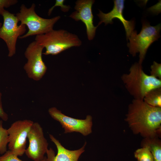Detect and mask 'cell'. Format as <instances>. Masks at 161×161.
Wrapping results in <instances>:
<instances>
[{"instance_id":"1","label":"cell","mask_w":161,"mask_h":161,"mask_svg":"<svg viewBox=\"0 0 161 161\" xmlns=\"http://www.w3.org/2000/svg\"><path fill=\"white\" fill-rule=\"evenodd\" d=\"M126 120L134 133L146 138H154L161 129V108L134 99L129 106Z\"/></svg>"},{"instance_id":"2","label":"cell","mask_w":161,"mask_h":161,"mask_svg":"<svg viewBox=\"0 0 161 161\" xmlns=\"http://www.w3.org/2000/svg\"><path fill=\"white\" fill-rule=\"evenodd\" d=\"M129 73L121 77L126 88L134 99L143 100L150 90L161 87V80L146 74L141 64L135 63L130 67Z\"/></svg>"},{"instance_id":"3","label":"cell","mask_w":161,"mask_h":161,"mask_svg":"<svg viewBox=\"0 0 161 161\" xmlns=\"http://www.w3.org/2000/svg\"><path fill=\"white\" fill-rule=\"evenodd\" d=\"M35 41L45 48L43 54L57 55L72 47H79L82 42L76 35L62 29H53L44 34L37 35Z\"/></svg>"},{"instance_id":"4","label":"cell","mask_w":161,"mask_h":161,"mask_svg":"<svg viewBox=\"0 0 161 161\" xmlns=\"http://www.w3.org/2000/svg\"><path fill=\"white\" fill-rule=\"evenodd\" d=\"M35 7L34 3L28 8L22 4L19 12L16 14L18 22H21L20 24L25 25L28 29L27 32L20 37L19 38L43 34L50 31L53 30L54 24L61 18L60 16L49 19L42 18L36 13Z\"/></svg>"},{"instance_id":"5","label":"cell","mask_w":161,"mask_h":161,"mask_svg":"<svg viewBox=\"0 0 161 161\" xmlns=\"http://www.w3.org/2000/svg\"><path fill=\"white\" fill-rule=\"evenodd\" d=\"M161 26L160 24L151 26L149 23L144 21L142 23V28L139 34L135 30L131 32L127 46L129 52L133 56L139 52V64H142L150 45L160 37Z\"/></svg>"},{"instance_id":"6","label":"cell","mask_w":161,"mask_h":161,"mask_svg":"<svg viewBox=\"0 0 161 161\" xmlns=\"http://www.w3.org/2000/svg\"><path fill=\"white\" fill-rule=\"evenodd\" d=\"M2 16L3 23L0 28V38L5 42L8 51V56L11 57L16 54L17 40L25 33L26 26L18 25L16 16L7 10H5Z\"/></svg>"},{"instance_id":"7","label":"cell","mask_w":161,"mask_h":161,"mask_svg":"<svg viewBox=\"0 0 161 161\" xmlns=\"http://www.w3.org/2000/svg\"><path fill=\"white\" fill-rule=\"evenodd\" d=\"M44 48L34 41L29 44L24 52L27 62L24 65V69L28 77L34 80H40L47 70L42 58Z\"/></svg>"},{"instance_id":"8","label":"cell","mask_w":161,"mask_h":161,"mask_svg":"<svg viewBox=\"0 0 161 161\" xmlns=\"http://www.w3.org/2000/svg\"><path fill=\"white\" fill-rule=\"evenodd\" d=\"M33 122L25 119L13 123L7 129L9 135V150L18 156L25 153L28 133Z\"/></svg>"},{"instance_id":"9","label":"cell","mask_w":161,"mask_h":161,"mask_svg":"<svg viewBox=\"0 0 161 161\" xmlns=\"http://www.w3.org/2000/svg\"><path fill=\"white\" fill-rule=\"evenodd\" d=\"M48 112L52 118L60 123L64 133L78 132L86 136L92 132V117L90 115L84 120L75 119L65 115L55 107L49 108Z\"/></svg>"},{"instance_id":"10","label":"cell","mask_w":161,"mask_h":161,"mask_svg":"<svg viewBox=\"0 0 161 161\" xmlns=\"http://www.w3.org/2000/svg\"><path fill=\"white\" fill-rule=\"evenodd\" d=\"M29 144L25 153L34 161L42 159L48 149V143L45 137L42 128L38 122H33L28 133Z\"/></svg>"},{"instance_id":"11","label":"cell","mask_w":161,"mask_h":161,"mask_svg":"<svg viewBox=\"0 0 161 161\" xmlns=\"http://www.w3.org/2000/svg\"><path fill=\"white\" fill-rule=\"evenodd\" d=\"M95 2L93 0H78L75 3V9L76 10L69 17L75 21H81L85 24L88 38L92 40L95 36L96 29L93 24V16L92 7Z\"/></svg>"},{"instance_id":"12","label":"cell","mask_w":161,"mask_h":161,"mask_svg":"<svg viewBox=\"0 0 161 161\" xmlns=\"http://www.w3.org/2000/svg\"><path fill=\"white\" fill-rule=\"evenodd\" d=\"M125 1L115 0L114 1V6L112 10L109 12L106 13L99 10L97 14L100 19L98 26L102 23H104L105 25L108 24H112V20L114 18L119 19L123 23L125 28L127 39H129L131 32L134 30V22L133 20L129 21L126 20L123 15V10L124 8Z\"/></svg>"},{"instance_id":"13","label":"cell","mask_w":161,"mask_h":161,"mask_svg":"<svg viewBox=\"0 0 161 161\" xmlns=\"http://www.w3.org/2000/svg\"><path fill=\"white\" fill-rule=\"evenodd\" d=\"M49 137L56 146L58 151L57 154L55 156L52 148L48 149L46 152L48 161H78L81 155L85 151L86 142L81 148L77 150H70L63 147L59 140L52 135L49 134Z\"/></svg>"},{"instance_id":"14","label":"cell","mask_w":161,"mask_h":161,"mask_svg":"<svg viewBox=\"0 0 161 161\" xmlns=\"http://www.w3.org/2000/svg\"><path fill=\"white\" fill-rule=\"evenodd\" d=\"M143 100L150 106L161 108V87L148 92L145 96Z\"/></svg>"},{"instance_id":"15","label":"cell","mask_w":161,"mask_h":161,"mask_svg":"<svg viewBox=\"0 0 161 161\" xmlns=\"http://www.w3.org/2000/svg\"><path fill=\"white\" fill-rule=\"evenodd\" d=\"M153 138H146L144 145L147 146L151 152L154 161H161V145L160 141Z\"/></svg>"},{"instance_id":"16","label":"cell","mask_w":161,"mask_h":161,"mask_svg":"<svg viewBox=\"0 0 161 161\" xmlns=\"http://www.w3.org/2000/svg\"><path fill=\"white\" fill-rule=\"evenodd\" d=\"M134 156L138 161H154L152 155L146 145L137 150L134 153Z\"/></svg>"},{"instance_id":"17","label":"cell","mask_w":161,"mask_h":161,"mask_svg":"<svg viewBox=\"0 0 161 161\" xmlns=\"http://www.w3.org/2000/svg\"><path fill=\"white\" fill-rule=\"evenodd\" d=\"M9 135L7 129L3 126V121L0 120V154H3L7 151L9 143Z\"/></svg>"},{"instance_id":"18","label":"cell","mask_w":161,"mask_h":161,"mask_svg":"<svg viewBox=\"0 0 161 161\" xmlns=\"http://www.w3.org/2000/svg\"><path fill=\"white\" fill-rule=\"evenodd\" d=\"M150 68V75L161 80V64L154 61Z\"/></svg>"},{"instance_id":"19","label":"cell","mask_w":161,"mask_h":161,"mask_svg":"<svg viewBox=\"0 0 161 161\" xmlns=\"http://www.w3.org/2000/svg\"><path fill=\"white\" fill-rule=\"evenodd\" d=\"M10 150H7L0 157V161H22Z\"/></svg>"},{"instance_id":"20","label":"cell","mask_w":161,"mask_h":161,"mask_svg":"<svg viewBox=\"0 0 161 161\" xmlns=\"http://www.w3.org/2000/svg\"><path fill=\"white\" fill-rule=\"evenodd\" d=\"M64 0H56L55 5L49 10L48 12V15L50 16L54 8L58 6L60 7L61 11L63 12L68 11L70 8V7L69 6L64 5Z\"/></svg>"},{"instance_id":"21","label":"cell","mask_w":161,"mask_h":161,"mask_svg":"<svg viewBox=\"0 0 161 161\" xmlns=\"http://www.w3.org/2000/svg\"><path fill=\"white\" fill-rule=\"evenodd\" d=\"M18 2L17 0H0V15L2 16L5 10L4 8H8L15 4Z\"/></svg>"},{"instance_id":"22","label":"cell","mask_w":161,"mask_h":161,"mask_svg":"<svg viewBox=\"0 0 161 161\" xmlns=\"http://www.w3.org/2000/svg\"><path fill=\"white\" fill-rule=\"evenodd\" d=\"M161 0L158 2L148 9V11L154 14L157 15L160 13L161 11Z\"/></svg>"},{"instance_id":"23","label":"cell","mask_w":161,"mask_h":161,"mask_svg":"<svg viewBox=\"0 0 161 161\" xmlns=\"http://www.w3.org/2000/svg\"><path fill=\"white\" fill-rule=\"evenodd\" d=\"M1 97L2 94L0 92V118L2 120L6 121L8 120V117L7 114L4 111L3 108Z\"/></svg>"},{"instance_id":"24","label":"cell","mask_w":161,"mask_h":161,"mask_svg":"<svg viewBox=\"0 0 161 161\" xmlns=\"http://www.w3.org/2000/svg\"><path fill=\"white\" fill-rule=\"evenodd\" d=\"M38 161H48L47 160V157H44L42 160Z\"/></svg>"},{"instance_id":"25","label":"cell","mask_w":161,"mask_h":161,"mask_svg":"<svg viewBox=\"0 0 161 161\" xmlns=\"http://www.w3.org/2000/svg\"><path fill=\"white\" fill-rule=\"evenodd\" d=\"M2 25V23L0 22V28L1 27Z\"/></svg>"}]
</instances>
